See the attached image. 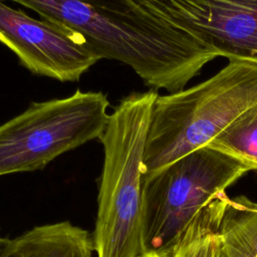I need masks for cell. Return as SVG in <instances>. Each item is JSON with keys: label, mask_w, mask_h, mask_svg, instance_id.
<instances>
[{"label": "cell", "mask_w": 257, "mask_h": 257, "mask_svg": "<svg viewBox=\"0 0 257 257\" xmlns=\"http://www.w3.org/2000/svg\"><path fill=\"white\" fill-rule=\"evenodd\" d=\"M80 33L101 59L128 65L151 89L175 93L218 56L137 0H2Z\"/></svg>", "instance_id": "obj_1"}, {"label": "cell", "mask_w": 257, "mask_h": 257, "mask_svg": "<svg viewBox=\"0 0 257 257\" xmlns=\"http://www.w3.org/2000/svg\"><path fill=\"white\" fill-rule=\"evenodd\" d=\"M251 169L210 146L143 176L144 257H174L191 233L220 226L226 190Z\"/></svg>", "instance_id": "obj_2"}, {"label": "cell", "mask_w": 257, "mask_h": 257, "mask_svg": "<svg viewBox=\"0 0 257 257\" xmlns=\"http://www.w3.org/2000/svg\"><path fill=\"white\" fill-rule=\"evenodd\" d=\"M157 90L132 92L109 114L99 141L103 166L92 233L97 257H144L143 161Z\"/></svg>", "instance_id": "obj_3"}, {"label": "cell", "mask_w": 257, "mask_h": 257, "mask_svg": "<svg viewBox=\"0 0 257 257\" xmlns=\"http://www.w3.org/2000/svg\"><path fill=\"white\" fill-rule=\"evenodd\" d=\"M257 102V61L230 59L209 79L158 95L147 134L143 176L208 146Z\"/></svg>", "instance_id": "obj_4"}, {"label": "cell", "mask_w": 257, "mask_h": 257, "mask_svg": "<svg viewBox=\"0 0 257 257\" xmlns=\"http://www.w3.org/2000/svg\"><path fill=\"white\" fill-rule=\"evenodd\" d=\"M107 95L81 91L31 102L0 125V176L44 169L60 155L100 139L109 114Z\"/></svg>", "instance_id": "obj_5"}, {"label": "cell", "mask_w": 257, "mask_h": 257, "mask_svg": "<svg viewBox=\"0 0 257 257\" xmlns=\"http://www.w3.org/2000/svg\"><path fill=\"white\" fill-rule=\"evenodd\" d=\"M0 42L31 73L76 81L101 58L75 30L57 22L30 17L0 0Z\"/></svg>", "instance_id": "obj_6"}, {"label": "cell", "mask_w": 257, "mask_h": 257, "mask_svg": "<svg viewBox=\"0 0 257 257\" xmlns=\"http://www.w3.org/2000/svg\"><path fill=\"white\" fill-rule=\"evenodd\" d=\"M218 56L257 61V0H137Z\"/></svg>", "instance_id": "obj_7"}, {"label": "cell", "mask_w": 257, "mask_h": 257, "mask_svg": "<svg viewBox=\"0 0 257 257\" xmlns=\"http://www.w3.org/2000/svg\"><path fill=\"white\" fill-rule=\"evenodd\" d=\"M18 257H92V235L68 221L35 226L16 237Z\"/></svg>", "instance_id": "obj_8"}, {"label": "cell", "mask_w": 257, "mask_h": 257, "mask_svg": "<svg viewBox=\"0 0 257 257\" xmlns=\"http://www.w3.org/2000/svg\"><path fill=\"white\" fill-rule=\"evenodd\" d=\"M219 257H257V203L229 198L218 229Z\"/></svg>", "instance_id": "obj_9"}, {"label": "cell", "mask_w": 257, "mask_h": 257, "mask_svg": "<svg viewBox=\"0 0 257 257\" xmlns=\"http://www.w3.org/2000/svg\"><path fill=\"white\" fill-rule=\"evenodd\" d=\"M208 146L257 170V102L240 113Z\"/></svg>", "instance_id": "obj_10"}, {"label": "cell", "mask_w": 257, "mask_h": 257, "mask_svg": "<svg viewBox=\"0 0 257 257\" xmlns=\"http://www.w3.org/2000/svg\"><path fill=\"white\" fill-rule=\"evenodd\" d=\"M220 238L218 229L205 227L191 233L187 242L174 257H219Z\"/></svg>", "instance_id": "obj_11"}, {"label": "cell", "mask_w": 257, "mask_h": 257, "mask_svg": "<svg viewBox=\"0 0 257 257\" xmlns=\"http://www.w3.org/2000/svg\"><path fill=\"white\" fill-rule=\"evenodd\" d=\"M0 257H18L16 238L0 237Z\"/></svg>", "instance_id": "obj_12"}]
</instances>
